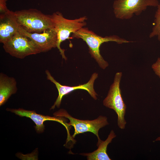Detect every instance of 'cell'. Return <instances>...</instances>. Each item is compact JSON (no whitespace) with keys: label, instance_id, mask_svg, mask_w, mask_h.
I'll return each mask as SVG.
<instances>
[{"label":"cell","instance_id":"6da1fadb","mask_svg":"<svg viewBox=\"0 0 160 160\" xmlns=\"http://www.w3.org/2000/svg\"><path fill=\"white\" fill-rule=\"evenodd\" d=\"M71 38L81 39L84 41L88 47L89 52L91 57L95 60L99 66L103 69L108 66V63L104 59L100 53V47L103 43L114 41L120 44L132 42L115 35L102 37L84 27L73 33Z\"/></svg>","mask_w":160,"mask_h":160},{"label":"cell","instance_id":"7a4b0ae2","mask_svg":"<svg viewBox=\"0 0 160 160\" xmlns=\"http://www.w3.org/2000/svg\"><path fill=\"white\" fill-rule=\"evenodd\" d=\"M15 13L19 25L28 33H40L54 28L51 15L44 14L36 9L17 11Z\"/></svg>","mask_w":160,"mask_h":160},{"label":"cell","instance_id":"3957f363","mask_svg":"<svg viewBox=\"0 0 160 160\" xmlns=\"http://www.w3.org/2000/svg\"><path fill=\"white\" fill-rule=\"evenodd\" d=\"M51 17L57 35V47L62 58L66 60L67 58L64 53L65 50L61 48L60 44L63 41L71 38L69 36L71 33L76 32L85 26L87 17L84 16L73 20L68 19L65 18L59 12L53 13Z\"/></svg>","mask_w":160,"mask_h":160},{"label":"cell","instance_id":"277c9868","mask_svg":"<svg viewBox=\"0 0 160 160\" xmlns=\"http://www.w3.org/2000/svg\"><path fill=\"white\" fill-rule=\"evenodd\" d=\"M122 75L121 72L116 73L113 82L103 103L104 106L113 109L116 112L118 117V126L120 129H124L127 123L124 118L127 107L122 99L120 88Z\"/></svg>","mask_w":160,"mask_h":160},{"label":"cell","instance_id":"5b68a950","mask_svg":"<svg viewBox=\"0 0 160 160\" xmlns=\"http://www.w3.org/2000/svg\"><path fill=\"white\" fill-rule=\"evenodd\" d=\"M53 114L54 116L63 117L69 120V122L67 124V125L72 126L74 129V132L72 136L73 138L78 134L86 132H89L93 133L97 138V146L102 141L100 139L98 135L99 129L109 124L107 118L105 116H100L97 118L92 120H81L72 117L63 109L55 112Z\"/></svg>","mask_w":160,"mask_h":160},{"label":"cell","instance_id":"8992f818","mask_svg":"<svg viewBox=\"0 0 160 160\" xmlns=\"http://www.w3.org/2000/svg\"><path fill=\"white\" fill-rule=\"evenodd\" d=\"M158 0H116L113 4L116 17L121 20L131 19L140 15L148 7H157Z\"/></svg>","mask_w":160,"mask_h":160},{"label":"cell","instance_id":"52a82bcc","mask_svg":"<svg viewBox=\"0 0 160 160\" xmlns=\"http://www.w3.org/2000/svg\"><path fill=\"white\" fill-rule=\"evenodd\" d=\"M3 47L6 52L20 59L41 52L31 40L19 31L3 44Z\"/></svg>","mask_w":160,"mask_h":160},{"label":"cell","instance_id":"ba28073f","mask_svg":"<svg viewBox=\"0 0 160 160\" xmlns=\"http://www.w3.org/2000/svg\"><path fill=\"white\" fill-rule=\"evenodd\" d=\"M47 78L55 85L58 92V95L53 105L50 109H54L57 107L59 108L63 97L72 91L77 89H81L87 91L91 96L95 100L97 99L98 95L94 88V84L96 79L98 76L97 73H94L92 75L89 81L85 84L74 86H68L63 85L57 81L52 76L48 70L45 71Z\"/></svg>","mask_w":160,"mask_h":160},{"label":"cell","instance_id":"9c48e42d","mask_svg":"<svg viewBox=\"0 0 160 160\" xmlns=\"http://www.w3.org/2000/svg\"><path fill=\"white\" fill-rule=\"evenodd\" d=\"M19 31L31 40L41 52H46L57 47V37L54 28L46 30L40 33H31L20 26Z\"/></svg>","mask_w":160,"mask_h":160},{"label":"cell","instance_id":"30bf717a","mask_svg":"<svg viewBox=\"0 0 160 160\" xmlns=\"http://www.w3.org/2000/svg\"><path fill=\"white\" fill-rule=\"evenodd\" d=\"M15 12L8 10L0 15V42L3 44L19 31Z\"/></svg>","mask_w":160,"mask_h":160},{"label":"cell","instance_id":"8fae6325","mask_svg":"<svg viewBox=\"0 0 160 160\" xmlns=\"http://www.w3.org/2000/svg\"><path fill=\"white\" fill-rule=\"evenodd\" d=\"M7 110L15 113L21 117H26L31 119L35 124V129L38 133L43 132L44 129V123L46 121H53L58 122L67 127V124L65 123L63 117H51L36 113L34 111H29L22 108L12 109L7 108Z\"/></svg>","mask_w":160,"mask_h":160},{"label":"cell","instance_id":"7c38bea8","mask_svg":"<svg viewBox=\"0 0 160 160\" xmlns=\"http://www.w3.org/2000/svg\"><path fill=\"white\" fill-rule=\"evenodd\" d=\"M17 90V81L13 77L0 73V105H4L13 94Z\"/></svg>","mask_w":160,"mask_h":160},{"label":"cell","instance_id":"4fadbf2b","mask_svg":"<svg viewBox=\"0 0 160 160\" xmlns=\"http://www.w3.org/2000/svg\"><path fill=\"white\" fill-rule=\"evenodd\" d=\"M116 136L113 130H111L107 139L100 143L96 150L91 153L80 154L86 156L88 160H111L107 153V148L108 145Z\"/></svg>","mask_w":160,"mask_h":160},{"label":"cell","instance_id":"5bb4252c","mask_svg":"<svg viewBox=\"0 0 160 160\" xmlns=\"http://www.w3.org/2000/svg\"><path fill=\"white\" fill-rule=\"evenodd\" d=\"M157 9L154 15V25L149 35V37L152 38L156 36L160 41V2L157 6Z\"/></svg>","mask_w":160,"mask_h":160},{"label":"cell","instance_id":"9a60e30c","mask_svg":"<svg viewBox=\"0 0 160 160\" xmlns=\"http://www.w3.org/2000/svg\"><path fill=\"white\" fill-rule=\"evenodd\" d=\"M156 74L160 78V58L159 57L156 62L151 66Z\"/></svg>","mask_w":160,"mask_h":160},{"label":"cell","instance_id":"2e32d148","mask_svg":"<svg viewBox=\"0 0 160 160\" xmlns=\"http://www.w3.org/2000/svg\"><path fill=\"white\" fill-rule=\"evenodd\" d=\"M8 10L6 6L4 0H0V14L4 13Z\"/></svg>","mask_w":160,"mask_h":160},{"label":"cell","instance_id":"e0dca14e","mask_svg":"<svg viewBox=\"0 0 160 160\" xmlns=\"http://www.w3.org/2000/svg\"><path fill=\"white\" fill-rule=\"evenodd\" d=\"M155 141H160V136L157 137L155 140Z\"/></svg>","mask_w":160,"mask_h":160}]
</instances>
